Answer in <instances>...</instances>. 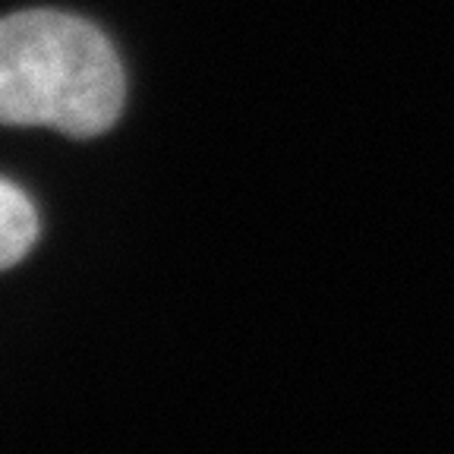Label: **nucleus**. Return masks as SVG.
<instances>
[{"instance_id":"nucleus-1","label":"nucleus","mask_w":454,"mask_h":454,"mask_svg":"<svg viewBox=\"0 0 454 454\" xmlns=\"http://www.w3.org/2000/svg\"><path fill=\"white\" fill-rule=\"evenodd\" d=\"M123 67L92 22L60 10L0 20V123L89 139L123 107Z\"/></svg>"},{"instance_id":"nucleus-2","label":"nucleus","mask_w":454,"mask_h":454,"mask_svg":"<svg viewBox=\"0 0 454 454\" xmlns=\"http://www.w3.org/2000/svg\"><path fill=\"white\" fill-rule=\"evenodd\" d=\"M38 237L35 206L16 184L0 177V271L10 269L32 249Z\"/></svg>"}]
</instances>
